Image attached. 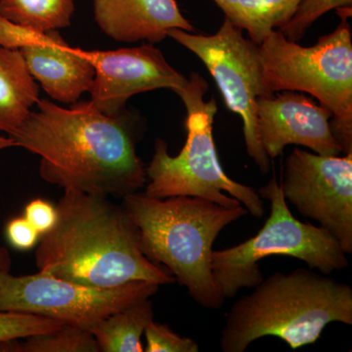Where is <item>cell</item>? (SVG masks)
I'll return each mask as SVG.
<instances>
[{
    "mask_svg": "<svg viewBox=\"0 0 352 352\" xmlns=\"http://www.w3.org/2000/svg\"><path fill=\"white\" fill-rule=\"evenodd\" d=\"M124 112L108 116L89 101L63 108L39 99L36 110L10 138L41 157L44 182L69 191L124 198L147 183L136 152L135 122Z\"/></svg>",
    "mask_w": 352,
    "mask_h": 352,
    "instance_id": "obj_1",
    "label": "cell"
},
{
    "mask_svg": "<svg viewBox=\"0 0 352 352\" xmlns=\"http://www.w3.org/2000/svg\"><path fill=\"white\" fill-rule=\"evenodd\" d=\"M57 221L34 252L38 273L82 286L113 288L133 281H175L146 258L139 229L124 206L109 197L65 190Z\"/></svg>",
    "mask_w": 352,
    "mask_h": 352,
    "instance_id": "obj_2",
    "label": "cell"
},
{
    "mask_svg": "<svg viewBox=\"0 0 352 352\" xmlns=\"http://www.w3.org/2000/svg\"><path fill=\"white\" fill-rule=\"evenodd\" d=\"M226 317L223 352H244L264 337L298 349L316 342L329 324L352 325V288L311 268L275 272L234 302Z\"/></svg>",
    "mask_w": 352,
    "mask_h": 352,
    "instance_id": "obj_3",
    "label": "cell"
},
{
    "mask_svg": "<svg viewBox=\"0 0 352 352\" xmlns=\"http://www.w3.org/2000/svg\"><path fill=\"white\" fill-rule=\"evenodd\" d=\"M122 206L138 227L146 258L164 266L201 307L221 308L226 298L212 275L214 243L248 214L244 206L226 208L197 197L157 199L139 191L124 196Z\"/></svg>",
    "mask_w": 352,
    "mask_h": 352,
    "instance_id": "obj_4",
    "label": "cell"
},
{
    "mask_svg": "<svg viewBox=\"0 0 352 352\" xmlns=\"http://www.w3.org/2000/svg\"><path fill=\"white\" fill-rule=\"evenodd\" d=\"M208 83L197 73L190 74L177 92L187 111L186 142L173 157L163 139H157L155 152L146 168L144 193L153 198L197 197L226 208L243 205L256 219L265 214L263 200L252 187L231 179L220 164L212 135L217 101L206 102Z\"/></svg>",
    "mask_w": 352,
    "mask_h": 352,
    "instance_id": "obj_5",
    "label": "cell"
},
{
    "mask_svg": "<svg viewBox=\"0 0 352 352\" xmlns=\"http://www.w3.org/2000/svg\"><path fill=\"white\" fill-rule=\"evenodd\" d=\"M335 31L312 46L289 41L279 30L259 45L264 76L273 94L305 92L330 111L331 131L342 154L352 152L351 8L338 9Z\"/></svg>",
    "mask_w": 352,
    "mask_h": 352,
    "instance_id": "obj_6",
    "label": "cell"
},
{
    "mask_svg": "<svg viewBox=\"0 0 352 352\" xmlns=\"http://www.w3.org/2000/svg\"><path fill=\"white\" fill-rule=\"evenodd\" d=\"M258 193L270 203V214L263 228L239 245L212 252V275L226 300L240 289L261 284L264 278L258 263L270 256L298 258L326 275L349 266L346 252L332 234L294 217L275 178Z\"/></svg>",
    "mask_w": 352,
    "mask_h": 352,
    "instance_id": "obj_7",
    "label": "cell"
},
{
    "mask_svg": "<svg viewBox=\"0 0 352 352\" xmlns=\"http://www.w3.org/2000/svg\"><path fill=\"white\" fill-rule=\"evenodd\" d=\"M244 31L224 18L219 31L210 36L171 30L168 38L193 52L214 78L227 108L243 120L245 150L261 173L270 170L258 131V100L275 94L264 76L259 45L245 38Z\"/></svg>",
    "mask_w": 352,
    "mask_h": 352,
    "instance_id": "obj_8",
    "label": "cell"
},
{
    "mask_svg": "<svg viewBox=\"0 0 352 352\" xmlns=\"http://www.w3.org/2000/svg\"><path fill=\"white\" fill-rule=\"evenodd\" d=\"M159 288L145 281L94 288L38 272L25 276L0 272V311L38 315L89 331L113 312L151 298Z\"/></svg>",
    "mask_w": 352,
    "mask_h": 352,
    "instance_id": "obj_9",
    "label": "cell"
},
{
    "mask_svg": "<svg viewBox=\"0 0 352 352\" xmlns=\"http://www.w3.org/2000/svg\"><path fill=\"white\" fill-rule=\"evenodd\" d=\"M280 187L298 214L318 222L352 254V152L323 156L295 148Z\"/></svg>",
    "mask_w": 352,
    "mask_h": 352,
    "instance_id": "obj_10",
    "label": "cell"
},
{
    "mask_svg": "<svg viewBox=\"0 0 352 352\" xmlns=\"http://www.w3.org/2000/svg\"><path fill=\"white\" fill-rule=\"evenodd\" d=\"M95 69L90 103L99 112H124L133 95L156 89L177 94L188 80L166 61L152 43L112 51H87Z\"/></svg>",
    "mask_w": 352,
    "mask_h": 352,
    "instance_id": "obj_11",
    "label": "cell"
},
{
    "mask_svg": "<svg viewBox=\"0 0 352 352\" xmlns=\"http://www.w3.org/2000/svg\"><path fill=\"white\" fill-rule=\"evenodd\" d=\"M0 46L19 50L30 75L54 100L74 104L91 89L95 69L87 51L71 47L57 31H36L0 16Z\"/></svg>",
    "mask_w": 352,
    "mask_h": 352,
    "instance_id": "obj_12",
    "label": "cell"
},
{
    "mask_svg": "<svg viewBox=\"0 0 352 352\" xmlns=\"http://www.w3.org/2000/svg\"><path fill=\"white\" fill-rule=\"evenodd\" d=\"M256 116L259 141L270 160L281 156L289 145L323 156L342 154L331 131L332 113L305 94L285 90L259 98Z\"/></svg>",
    "mask_w": 352,
    "mask_h": 352,
    "instance_id": "obj_13",
    "label": "cell"
},
{
    "mask_svg": "<svg viewBox=\"0 0 352 352\" xmlns=\"http://www.w3.org/2000/svg\"><path fill=\"white\" fill-rule=\"evenodd\" d=\"M99 28L120 43H159L171 30L194 32L175 0H94Z\"/></svg>",
    "mask_w": 352,
    "mask_h": 352,
    "instance_id": "obj_14",
    "label": "cell"
},
{
    "mask_svg": "<svg viewBox=\"0 0 352 352\" xmlns=\"http://www.w3.org/2000/svg\"><path fill=\"white\" fill-rule=\"evenodd\" d=\"M39 100V87L18 50L0 46V131L9 136Z\"/></svg>",
    "mask_w": 352,
    "mask_h": 352,
    "instance_id": "obj_15",
    "label": "cell"
},
{
    "mask_svg": "<svg viewBox=\"0 0 352 352\" xmlns=\"http://www.w3.org/2000/svg\"><path fill=\"white\" fill-rule=\"evenodd\" d=\"M224 18L261 44L273 30H280L302 0H212Z\"/></svg>",
    "mask_w": 352,
    "mask_h": 352,
    "instance_id": "obj_16",
    "label": "cell"
},
{
    "mask_svg": "<svg viewBox=\"0 0 352 352\" xmlns=\"http://www.w3.org/2000/svg\"><path fill=\"white\" fill-rule=\"evenodd\" d=\"M153 320L152 300L145 298L102 319L89 332L100 352H143L141 337Z\"/></svg>",
    "mask_w": 352,
    "mask_h": 352,
    "instance_id": "obj_17",
    "label": "cell"
},
{
    "mask_svg": "<svg viewBox=\"0 0 352 352\" xmlns=\"http://www.w3.org/2000/svg\"><path fill=\"white\" fill-rule=\"evenodd\" d=\"M74 12V0H0L1 17L39 32L69 27Z\"/></svg>",
    "mask_w": 352,
    "mask_h": 352,
    "instance_id": "obj_18",
    "label": "cell"
},
{
    "mask_svg": "<svg viewBox=\"0 0 352 352\" xmlns=\"http://www.w3.org/2000/svg\"><path fill=\"white\" fill-rule=\"evenodd\" d=\"M0 352H100V349L89 331L64 324L52 332L1 342Z\"/></svg>",
    "mask_w": 352,
    "mask_h": 352,
    "instance_id": "obj_19",
    "label": "cell"
},
{
    "mask_svg": "<svg viewBox=\"0 0 352 352\" xmlns=\"http://www.w3.org/2000/svg\"><path fill=\"white\" fill-rule=\"evenodd\" d=\"M352 0H302L295 13L279 30L289 41L298 43L310 25L324 14L342 8H351Z\"/></svg>",
    "mask_w": 352,
    "mask_h": 352,
    "instance_id": "obj_20",
    "label": "cell"
},
{
    "mask_svg": "<svg viewBox=\"0 0 352 352\" xmlns=\"http://www.w3.org/2000/svg\"><path fill=\"white\" fill-rule=\"evenodd\" d=\"M63 325L61 322L38 315L0 311V344L52 332Z\"/></svg>",
    "mask_w": 352,
    "mask_h": 352,
    "instance_id": "obj_21",
    "label": "cell"
},
{
    "mask_svg": "<svg viewBox=\"0 0 352 352\" xmlns=\"http://www.w3.org/2000/svg\"><path fill=\"white\" fill-rule=\"evenodd\" d=\"M146 352H198L200 347L195 340L182 337L166 324L154 320L148 324L144 332Z\"/></svg>",
    "mask_w": 352,
    "mask_h": 352,
    "instance_id": "obj_22",
    "label": "cell"
},
{
    "mask_svg": "<svg viewBox=\"0 0 352 352\" xmlns=\"http://www.w3.org/2000/svg\"><path fill=\"white\" fill-rule=\"evenodd\" d=\"M6 236L13 248L28 251L38 242L41 233L25 217H16L7 223Z\"/></svg>",
    "mask_w": 352,
    "mask_h": 352,
    "instance_id": "obj_23",
    "label": "cell"
},
{
    "mask_svg": "<svg viewBox=\"0 0 352 352\" xmlns=\"http://www.w3.org/2000/svg\"><path fill=\"white\" fill-rule=\"evenodd\" d=\"M24 217L43 235L56 223V208L43 199H34L25 206Z\"/></svg>",
    "mask_w": 352,
    "mask_h": 352,
    "instance_id": "obj_24",
    "label": "cell"
},
{
    "mask_svg": "<svg viewBox=\"0 0 352 352\" xmlns=\"http://www.w3.org/2000/svg\"><path fill=\"white\" fill-rule=\"evenodd\" d=\"M12 259L6 248L0 247V272H10Z\"/></svg>",
    "mask_w": 352,
    "mask_h": 352,
    "instance_id": "obj_25",
    "label": "cell"
},
{
    "mask_svg": "<svg viewBox=\"0 0 352 352\" xmlns=\"http://www.w3.org/2000/svg\"><path fill=\"white\" fill-rule=\"evenodd\" d=\"M15 141H14V139L10 138V136H8V138L0 136V151L7 149V148L15 147Z\"/></svg>",
    "mask_w": 352,
    "mask_h": 352,
    "instance_id": "obj_26",
    "label": "cell"
}]
</instances>
